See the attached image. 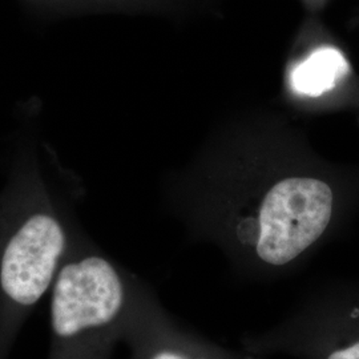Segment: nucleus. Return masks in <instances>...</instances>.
I'll return each instance as SVG.
<instances>
[{"label": "nucleus", "instance_id": "nucleus-6", "mask_svg": "<svg viewBox=\"0 0 359 359\" xmlns=\"http://www.w3.org/2000/svg\"><path fill=\"white\" fill-rule=\"evenodd\" d=\"M347 71L348 65L345 56L335 48L325 47L313 52L295 68L292 74V84L295 90L304 95L320 96L333 90Z\"/></svg>", "mask_w": 359, "mask_h": 359}, {"label": "nucleus", "instance_id": "nucleus-5", "mask_svg": "<svg viewBox=\"0 0 359 359\" xmlns=\"http://www.w3.org/2000/svg\"><path fill=\"white\" fill-rule=\"evenodd\" d=\"M311 359H359V283L330 289L313 311Z\"/></svg>", "mask_w": 359, "mask_h": 359}, {"label": "nucleus", "instance_id": "nucleus-1", "mask_svg": "<svg viewBox=\"0 0 359 359\" xmlns=\"http://www.w3.org/2000/svg\"><path fill=\"white\" fill-rule=\"evenodd\" d=\"M40 149L34 139L18 142L0 189V359L10 358L83 234L76 187L46 165Z\"/></svg>", "mask_w": 359, "mask_h": 359}, {"label": "nucleus", "instance_id": "nucleus-4", "mask_svg": "<svg viewBox=\"0 0 359 359\" xmlns=\"http://www.w3.org/2000/svg\"><path fill=\"white\" fill-rule=\"evenodd\" d=\"M128 359H236L182 330L142 283L124 337Z\"/></svg>", "mask_w": 359, "mask_h": 359}, {"label": "nucleus", "instance_id": "nucleus-7", "mask_svg": "<svg viewBox=\"0 0 359 359\" xmlns=\"http://www.w3.org/2000/svg\"><path fill=\"white\" fill-rule=\"evenodd\" d=\"M32 7L52 15H76L118 0H26Z\"/></svg>", "mask_w": 359, "mask_h": 359}, {"label": "nucleus", "instance_id": "nucleus-3", "mask_svg": "<svg viewBox=\"0 0 359 359\" xmlns=\"http://www.w3.org/2000/svg\"><path fill=\"white\" fill-rule=\"evenodd\" d=\"M333 209V191L321 180L280 181L259 205L257 256L277 268L293 262L321 238Z\"/></svg>", "mask_w": 359, "mask_h": 359}, {"label": "nucleus", "instance_id": "nucleus-2", "mask_svg": "<svg viewBox=\"0 0 359 359\" xmlns=\"http://www.w3.org/2000/svg\"><path fill=\"white\" fill-rule=\"evenodd\" d=\"M142 283L83 234L50 292L47 359H111L124 344Z\"/></svg>", "mask_w": 359, "mask_h": 359}]
</instances>
